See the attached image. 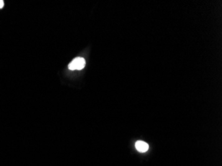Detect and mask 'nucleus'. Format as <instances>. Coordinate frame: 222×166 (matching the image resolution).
<instances>
[{
  "label": "nucleus",
  "instance_id": "obj_1",
  "mask_svg": "<svg viewBox=\"0 0 222 166\" xmlns=\"http://www.w3.org/2000/svg\"><path fill=\"white\" fill-rule=\"evenodd\" d=\"M85 60L82 57H77L68 64V69L71 70H82L85 66Z\"/></svg>",
  "mask_w": 222,
  "mask_h": 166
},
{
  "label": "nucleus",
  "instance_id": "obj_2",
  "mask_svg": "<svg viewBox=\"0 0 222 166\" xmlns=\"http://www.w3.org/2000/svg\"><path fill=\"white\" fill-rule=\"evenodd\" d=\"M135 147L139 152L144 153L147 152L148 149H149V145L147 143L143 142V141H138L135 144Z\"/></svg>",
  "mask_w": 222,
  "mask_h": 166
},
{
  "label": "nucleus",
  "instance_id": "obj_3",
  "mask_svg": "<svg viewBox=\"0 0 222 166\" xmlns=\"http://www.w3.org/2000/svg\"><path fill=\"white\" fill-rule=\"evenodd\" d=\"M4 6V3L2 0H0V9H2Z\"/></svg>",
  "mask_w": 222,
  "mask_h": 166
}]
</instances>
